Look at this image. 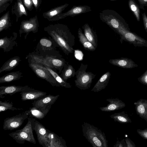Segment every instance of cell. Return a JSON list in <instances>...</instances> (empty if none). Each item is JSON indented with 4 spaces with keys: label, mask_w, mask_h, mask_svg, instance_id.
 <instances>
[{
    "label": "cell",
    "mask_w": 147,
    "mask_h": 147,
    "mask_svg": "<svg viewBox=\"0 0 147 147\" xmlns=\"http://www.w3.org/2000/svg\"><path fill=\"white\" fill-rule=\"evenodd\" d=\"M106 101L109 102L106 106L99 108L102 111L110 112L115 111L120 107L119 105V102L117 99L109 98L107 99Z\"/></svg>",
    "instance_id": "obj_29"
},
{
    "label": "cell",
    "mask_w": 147,
    "mask_h": 147,
    "mask_svg": "<svg viewBox=\"0 0 147 147\" xmlns=\"http://www.w3.org/2000/svg\"><path fill=\"white\" fill-rule=\"evenodd\" d=\"M128 5L129 8L134 15L137 20L139 21L140 12L138 5L134 0H129Z\"/></svg>",
    "instance_id": "obj_33"
},
{
    "label": "cell",
    "mask_w": 147,
    "mask_h": 147,
    "mask_svg": "<svg viewBox=\"0 0 147 147\" xmlns=\"http://www.w3.org/2000/svg\"><path fill=\"white\" fill-rule=\"evenodd\" d=\"M28 85L24 86L14 85L2 86L0 87V98H4L7 95L11 96L18 92L34 90Z\"/></svg>",
    "instance_id": "obj_11"
},
{
    "label": "cell",
    "mask_w": 147,
    "mask_h": 147,
    "mask_svg": "<svg viewBox=\"0 0 147 147\" xmlns=\"http://www.w3.org/2000/svg\"><path fill=\"white\" fill-rule=\"evenodd\" d=\"M43 66L51 74L60 86L67 88H69L71 87V86L70 83L65 81L60 75L54 71L52 69L45 65Z\"/></svg>",
    "instance_id": "obj_30"
},
{
    "label": "cell",
    "mask_w": 147,
    "mask_h": 147,
    "mask_svg": "<svg viewBox=\"0 0 147 147\" xmlns=\"http://www.w3.org/2000/svg\"><path fill=\"white\" fill-rule=\"evenodd\" d=\"M111 76V74L109 71L103 74L95 84L91 91L98 92L105 89L109 83Z\"/></svg>",
    "instance_id": "obj_21"
},
{
    "label": "cell",
    "mask_w": 147,
    "mask_h": 147,
    "mask_svg": "<svg viewBox=\"0 0 147 147\" xmlns=\"http://www.w3.org/2000/svg\"><path fill=\"white\" fill-rule=\"evenodd\" d=\"M100 19L108 25L116 32L123 29L129 30V25L123 18L114 10L106 9L100 13Z\"/></svg>",
    "instance_id": "obj_3"
},
{
    "label": "cell",
    "mask_w": 147,
    "mask_h": 147,
    "mask_svg": "<svg viewBox=\"0 0 147 147\" xmlns=\"http://www.w3.org/2000/svg\"><path fill=\"white\" fill-rule=\"evenodd\" d=\"M82 127L83 136L93 147H108L105 134L100 129L86 122L83 123Z\"/></svg>",
    "instance_id": "obj_2"
},
{
    "label": "cell",
    "mask_w": 147,
    "mask_h": 147,
    "mask_svg": "<svg viewBox=\"0 0 147 147\" xmlns=\"http://www.w3.org/2000/svg\"><path fill=\"white\" fill-rule=\"evenodd\" d=\"M13 0H0V14L5 11Z\"/></svg>",
    "instance_id": "obj_34"
},
{
    "label": "cell",
    "mask_w": 147,
    "mask_h": 147,
    "mask_svg": "<svg viewBox=\"0 0 147 147\" xmlns=\"http://www.w3.org/2000/svg\"><path fill=\"white\" fill-rule=\"evenodd\" d=\"M39 24L37 15L28 19L22 20L21 22L19 30L20 36L23 33H26L25 39L30 32L35 33L38 32Z\"/></svg>",
    "instance_id": "obj_9"
},
{
    "label": "cell",
    "mask_w": 147,
    "mask_h": 147,
    "mask_svg": "<svg viewBox=\"0 0 147 147\" xmlns=\"http://www.w3.org/2000/svg\"><path fill=\"white\" fill-rule=\"evenodd\" d=\"M21 58L18 56L12 57L5 62L0 69V74L4 71H10L14 68L21 61Z\"/></svg>",
    "instance_id": "obj_24"
},
{
    "label": "cell",
    "mask_w": 147,
    "mask_h": 147,
    "mask_svg": "<svg viewBox=\"0 0 147 147\" xmlns=\"http://www.w3.org/2000/svg\"><path fill=\"white\" fill-rule=\"evenodd\" d=\"M28 117L27 110L15 116L6 118L4 120L3 129L4 130H10L17 129L22 125Z\"/></svg>",
    "instance_id": "obj_8"
},
{
    "label": "cell",
    "mask_w": 147,
    "mask_h": 147,
    "mask_svg": "<svg viewBox=\"0 0 147 147\" xmlns=\"http://www.w3.org/2000/svg\"><path fill=\"white\" fill-rule=\"evenodd\" d=\"M12 101H0V112L4 111L7 110L12 111L23 110V109L16 108L13 106Z\"/></svg>",
    "instance_id": "obj_32"
},
{
    "label": "cell",
    "mask_w": 147,
    "mask_h": 147,
    "mask_svg": "<svg viewBox=\"0 0 147 147\" xmlns=\"http://www.w3.org/2000/svg\"><path fill=\"white\" fill-rule=\"evenodd\" d=\"M59 96V95L56 96L51 94L46 95L42 98L37 100H34L32 104L33 107H36L46 108L51 107Z\"/></svg>",
    "instance_id": "obj_13"
},
{
    "label": "cell",
    "mask_w": 147,
    "mask_h": 147,
    "mask_svg": "<svg viewBox=\"0 0 147 147\" xmlns=\"http://www.w3.org/2000/svg\"><path fill=\"white\" fill-rule=\"evenodd\" d=\"M91 11V7L88 5H74L67 11L59 15L56 18V21L64 19L67 17H73Z\"/></svg>",
    "instance_id": "obj_10"
},
{
    "label": "cell",
    "mask_w": 147,
    "mask_h": 147,
    "mask_svg": "<svg viewBox=\"0 0 147 147\" xmlns=\"http://www.w3.org/2000/svg\"><path fill=\"white\" fill-rule=\"evenodd\" d=\"M140 8L142 9H144V7L147 6V0H138Z\"/></svg>",
    "instance_id": "obj_38"
},
{
    "label": "cell",
    "mask_w": 147,
    "mask_h": 147,
    "mask_svg": "<svg viewBox=\"0 0 147 147\" xmlns=\"http://www.w3.org/2000/svg\"><path fill=\"white\" fill-rule=\"evenodd\" d=\"M109 62L113 65L123 68H132L138 66L132 60L126 58L110 59Z\"/></svg>",
    "instance_id": "obj_19"
},
{
    "label": "cell",
    "mask_w": 147,
    "mask_h": 147,
    "mask_svg": "<svg viewBox=\"0 0 147 147\" xmlns=\"http://www.w3.org/2000/svg\"><path fill=\"white\" fill-rule=\"evenodd\" d=\"M142 18L144 28L147 33V16L145 13L142 14Z\"/></svg>",
    "instance_id": "obj_37"
},
{
    "label": "cell",
    "mask_w": 147,
    "mask_h": 147,
    "mask_svg": "<svg viewBox=\"0 0 147 147\" xmlns=\"http://www.w3.org/2000/svg\"><path fill=\"white\" fill-rule=\"evenodd\" d=\"M117 32L120 36V40H124L138 47H147V40L125 29H121Z\"/></svg>",
    "instance_id": "obj_7"
},
{
    "label": "cell",
    "mask_w": 147,
    "mask_h": 147,
    "mask_svg": "<svg viewBox=\"0 0 147 147\" xmlns=\"http://www.w3.org/2000/svg\"><path fill=\"white\" fill-rule=\"evenodd\" d=\"M138 111L140 113H143L145 111L144 107L142 105L138 106L137 108Z\"/></svg>",
    "instance_id": "obj_40"
},
{
    "label": "cell",
    "mask_w": 147,
    "mask_h": 147,
    "mask_svg": "<svg viewBox=\"0 0 147 147\" xmlns=\"http://www.w3.org/2000/svg\"><path fill=\"white\" fill-rule=\"evenodd\" d=\"M88 65L82 63L80 67L76 71V86L81 90L88 89L91 86L92 80L96 75L92 72L87 71Z\"/></svg>",
    "instance_id": "obj_5"
},
{
    "label": "cell",
    "mask_w": 147,
    "mask_h": 147,
    "mask_svg": "<svg viewBox=\"0 0 147 147\" xmlns=\"http://www.w3.org/2000/svg\"><path fill=\"white\" fill-rule=\"evenodd\" d=\"M54 42L53 43L52 40L47 38H42L40 39L39 42L40 46L43 50L44 49L51 50L55 48L57 45L55 44V43Z\"/></svg>",
    "instance_id": "obj_31"
},
{
    "label": "cell",
    "mask_w": 147,
    "mask_h": 147,
    "mask_svg": "<svg viewBox=\"0 0 147 147\" xmlns=\"http://www.w3.org/2000/svg\"><path fill=\"white\" fill-rule=\"evenodd\" d=\"M141 81L147 84V70L140 78Z\"/></svg>",
    "instance_id": "obj_39"
},
{
    "label": "cell",
    "mask_w": 147,
    "mask_h": 147,
    "mask_svg": "<svg viewBox=\"0 0 147 147\" xmlns=\"http://www.w3.org/2000/svg\"><path fill=\"white\" fill-rule=\"evenodd\" d=\"M11 26L10 12L8 11L0 18V32L4 30L7 29Z\"/></svg>",
    "instance_id": "obj_28"
},
{
    "label": "cell",
    "mask_w": 147,
    "mask_h": 147,
    "mask_svg": "<svg viewBox=\"0 0 147 147\" xmlns=\"http://www.w3.org/2000/svg\"><path fill=\"white\" fill-rule=\"evenodd\" d=\"M78 35L79 41L86 50L93 51L96 48L85 36L80 28H78Z\"/></svg>",
    "instance_id": "obj_25"
},
{
    "label": "cell",
    "mask_w": 147,
    "mask_h": 147,
    "mask_svg": "<svg viewBox=\"0 0 147 147\" xmlns=\"http://www.w3.org/2000/svg\"><path fill=\"white\" fill-rule=\"evenodd\" d=\"M47 94V92L34 89L20 92L21 99L23 101L31 100H35L40 99Z\"/></svg>",
    "instance_id": "obj_17"
},
{
    "label": "cell",
    "mask_w": 147,
    "mask_h": 147,
    "mask_svg": "<svg viewBox=\"0 0 147 147\" xmlns=\"http://www.w3.org/2000/svg\"><path fill=\"white\" fill-rule=\"evenodd\" d=\"M56 57L51 56H47L44 58L51 65L58 70L59 73H60L67 63L63 58L61 57L59 58H56Z\"/></svg>",
    "instance_id": "obj_20"
},
{
    "label": "cell",
    "mask_w": 147,
    "mask_h": 147,
    "mask_svg": "<svg viewBox=\"0 0 147 147\" xmlns=\"http://www.w3.org/2000/svg\"><path fill=\"white\" fill-rule=\"evenodd\" d=\"M17 37V33L14 32L10 38L6 36L1 38L0 39V48L3 49L4 52L9 51L17 45L16 40Z\"/></svg>",
    "instance_id": "obj_15"
},
{
    "label": "cell",
    "mask_w": 147,
    "mask_h": 147,
    "mask_svg": "<svg viewBox=\"0 0 147 147\" xmlns=\"http://www.w3.org/2000/svg\"><path fill=\"white\" fill-rule=\"evenodd\" d=\"M33 5L36 10H37L40 7L42 2V0H32Z\"/></svg>",
    "instance_id": "obj_36"
},
{
    "label": "cell",
    "mask_w": 147,
    "mask_h": 147,
    "mask_svg": "<svg viewBox=\"0 0 147 147\" xmlns=\"http://www.w3.org/2000/svg\"><path fill=\"white\" fill-rule=\"evenodd\" d=\"M29 66L38 77L49 82L53 86L59 87L60 85L44 66L35 62L29 61Z\"/></svg>",
    "instance_id": "obj_6"
},
{
    "label": "cell",
    "mask_w": 147,
    "mask_h": 147,
    "mask_svg": "<svg viewBox=\"0 0 147 147\" xmlns=\"http://www.w3.org/2000/svg\"><path fill=\"white\" fill-rule=\"evenodd\" d=\"M76 72L73 66L67 63L62 71L60 76L66 81L68 79L74 77L75 75Z\"/></svg>",
    "instance_id": "obj_27"
},
{
    "label": "cell",
    "mask_w": 147,
    "mask_h": 147,
    "mask_svg": "<svg viewBox=\"0 0 147 147\" xmlns=\"http://www.w3.org/2000/svg\"><path fill=\"white\" fill-rule=\"evenodd\" d=\"M34 130L37 135L39 143L43 147H47L48 144L47 134L48 129L38 121L35 120Z\"/></svg>",
    "instance_id": "obj_12"
},
{
    "label": "cell",
    "mask_w": 147,
    "mask_h": 147,
    "mask_svg": "<svg viewBox=\"0 0 147 147\" xmlns=\"http://www.w3.org/2000/svg\"><path fill=\"white\" fill-rule=\"evenodd\" d=\"M51 108V107L43 108L33 106L27 111L29 117L41 120L46 115Z\"/></svg>",
    "instance_id": "obj_22"
},
{
    "label": "cell",
    "mask_w": 147,
    "mask_h": 147,
    "mask_svg": "<svg viewBox=\"0 0 147 147\" xmlns=\"http://www.w3.org/2000/svg\"><path fill=\"white\" fill-rule=\"evenodd\" d=\"M47 32L66 55L73 53L75 44V37L65 25L57 23L45 27Z\"/></svg>",
    "instance_id": "obj_1"
},
{
    "label": "cell",
    "mask_w": 147,
    "mask_h": 147,
    "mask_svg": "<svg viewBox=\"0 0 147 147\" xmlns=\"http://www.w3.org/2000/svg\"><path fill=\"white\" fill-rule=\"evenodd\" d=\"M26 125L22 129L9 134V136L20 144H24L26 141L35 144L36 142L33 134L35 119L28 117Z\"/></svg>",
    "instance_id": "obj_4"
},
{
    "label": "cell",
    "mask_w": 147,
    "mask_h": 147,
    "mask_svg": "<svg viewBox=\"0 0 147 147\" xmlns=\"http://www.w3.org/2000/svg\"><path fill=\"white\" fill-rule=\"evenodd\" d=\"M110 0L111 1H116V0Z\"/></svg>",
    "instance_id": "obj_41"
},
{
    "label": "cell",
    "mask_w": 147,
    "mask_h": 147,
    "mask_svg": "<svg viewBox=\"0 0 147 147\" xmlns=\"http://www.w3.org/2000/svg\"><path fill=\"white\" fill-rule=\"evenodd\" d=\"M20 71L12 72L0 78V83H9L20 80L23 77Z\"/></svg>",
    "instance_id": "obj_26"
},
{
    "label": "cell",
    "mask_w": 147,
    "mask_h": 147,
    "mask_svg": "<svg viewBox=\"0 0 147 147\" xmlns=\"http://www.w3.org/2000/svg\"><path fill=\"white\" fill-rule=\"evenodd\" d=\"M47 138V147H67L65 141L61 137L59 136L49 129Z\"/></svg>",
    "instance_id": "obj_14"
},
{
    "label": "cell",
    "mask_w": 147,
    "mask_h": 147,
    "mask_svg": "<svg viewBox=\"0 0 147 147\" xmlns=\"http://www.w3.org/2000/svg\"><path fill=\"white\" fill-rule=\"evenodd\" d=\"M82 28L86 37L96 48L98 46V39L96 32L87 23L85 24L82 27Z\"/></svg>",
    "instance_id": "obj_23"
},
{
    "label": "cell",
    "mask_w": 147,
    "mask_h": 147,
    "mask_svg": "<svg viewBox=\"0 0 147 147\" xmlns=\"http://www.w3.org/2000/svg\"><path fill=\"white\" fill-rule=\"evenodd\" d=\"M68 3L58 6L52 8L48 11L43 12L42 16L50 21H56L58 15L62 12L69 5Z\"/></svg>",
    "instance_id": "obj_16"
},
{
    "label": "cell",
    "mask_w": 147,
    "mask_h": 147,
    "mask_svg": "<svg viewBox=\"0 0 147 147\" xmlns=\"http://www.w3.org/2000/svg\"><path fill=\"white\" fill-rule=\"evenodd\" d=\"M24 5L29 11H32L34 9L32 0H23Z\"/></svg>",
    "instance_id": "obj_35"
},
{
    "label": "cell",
    "mask_w": 147,
    "mask_h": 147,
    "mask_svg": "<svg viewBox=\"0 0 147 147\" xmlns=\"http://www.w3.org/2000/svg\"><path fill=\"white\" fill-rule=\"evenodd\" d=\"M23 0H16L12 6L11 13L15 15L16 22H18L20 18L23 16H27L28 15V13L23 4Z\"/></svg>",
    "instance_id": "obj_18"
}]
</instances>
